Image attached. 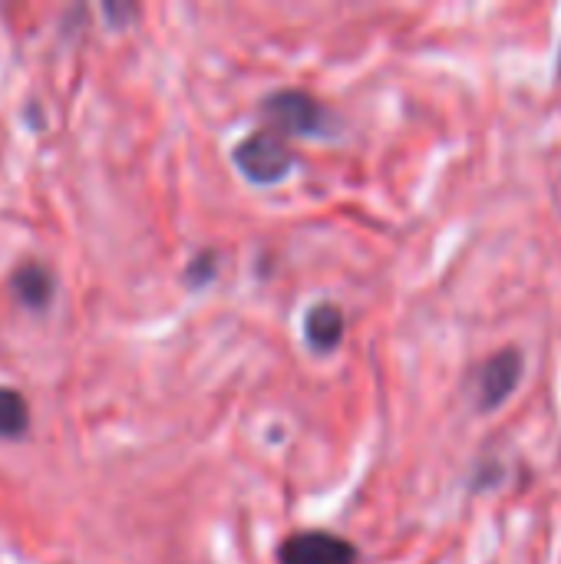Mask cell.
<instances>
[{
	"mask_svg": "<svg viewBox=\"0 0 561 564\" xmlns=\"http://www.w3.org/2000/svg\"><path fill=\"white\" fill-rule=\"evenodd\" d=\"M30 423L26 403L17 390H0V436H23Z\"/></svg>",
	"mask_w": 561,
	"mask_h": 564,
	"instance_id": "7",
	"label": "cell"
},
{
	"mask_svg": "<svg viewBox=\"0 0 561 564\" xmlns=\"http://www.w3.org/2000/svg\"><path fill=\"white\" fill-rule=\"evenodd\" d=\"M265 116H271V122L284 132H294V135H327L331 129V112L304 96V93H278L265 102Z\"/></svg>",
	"mask_w": 561,
	"mask_h": 564,
	"instance_id": "2",
	"label": "cell"
},
{
	"mask_svg": "<svg viewBox=\"0 0 561 564\" xmlns=\"http://www.w3.org/2000/svg\"><path fill=\"white\" fill-rule=\"evenodd\" d=\"M304 334H308L314 350H334L344 337V314L334 304H317L308 314Z\"/></svg>",
	"mask_w": 561,
	"mask_h": 564,
	"instance_id": "5",
	"label": "cell"
},
{
	"mask_svg": "<svg viewBox=\"0 0 561 564\" xmlns=\"http://www.w3.org/2000/svg\"><path fill=\"white\" fill-rule=\"evenodd\" d=\"M235 162H238V169L251 182L271 185V182H278V178H284L291 172L294 155H291V149L284 145L281 135H274V132H255V135H248L235 149Z\"/></svg>",
	"mask_w": 561,
	"mask_h": 564,
	"instance_id": "1",
	"label": "cell"
},
{
	"mask_svg": "<svg viewBox=\"0 0 561 564\" xmlns=\"http://www.w3.org/2000/svg\"><path fill=\"white\" fill-rule=\"evenodd\" d=\"M281 564H357V549L327 532H304L284 542Z\"/></svg>",
	"mask_w": 561,
	"mask_h": 564,
	"instance_id": "4",
	"label": "cell"
},
{
	"mask_svg": "<svg viewBox=\"0 0 561 564\" xmlns=\"http://www.w3.org/2000/svg\"><path fill=\"white\" fill-rule=\"evenodd\" d=\"M13 291H17V297H20L23 304H30V307H43V304L50 301L53 278H50V271H43L40 264H26V268H20V271H17V278H13Z\"/></svg>",
	"mask_w": 561,
	"mask_h": 564,
	"instance_id": "6",
	"label": "cell"
},
{
	"mask_svg": "<svg viewBox=\"0 0 561 564\" xmlns=\"http://www.w3.org/2000/svg\"><path fill=\"white\" fill-rule=\"evenodd\" d=\"M519 380H522V354L516 347H506V350L493 354L476 370V406L483 413L499 410L513 397Z\"/></svg>",
	"mask_w": 561,
	"mask_h": 564,
	"instance_id": "3",
	"label": "cell"
}]
</instances>
